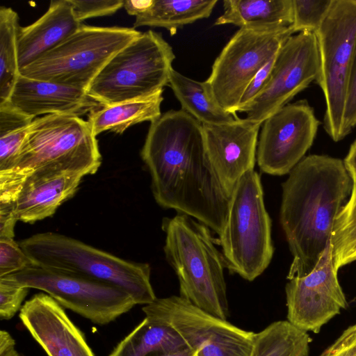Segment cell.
I'll return each instance as SVG.
<instances>
[{
    "mask_svg": "<svg viewBox=\"0 0 356 356\" xmlns=\"http://www.w3.org/2000/svg\"><path fill=\"white\" fill-rule=\"evenodd\" d=\"M140 155L157 204L195 218L219 236L230 195L207 154L202 124L181 109L168 111L151 122Z\"/></svg>",
    "mask_w": 356,
    "mask_h": 356,
    "instance_id": "cell-1",
    "label": "cell"
},
{
    "mask_svg": "<svg viewBox=\"0 0 356 356\" xmlns=\"http://www.w3.org/2000/svg\"><path fill=\"white\" fill-rule=\"evenodd\" d=\"M282 188L280 222L293 256L291 280L316 266L350 195L353 179L342 160L312 154L291 170Z\"/></svg>",
    "mask_w": 356,
    "mask_h": 356,
    "instance_id": "cell-2",
    "label": "cell"
},
{
    "mask_svg": "<svg viewBox=\"0 0 356 356\" xmlns=\"http://www.w3.org/2000/svg\"><path fill=\"white\" fill-rule=\"evenodd\" d=\"M163 251L179 284L180 296L206 312L227 320L229 304L225 264L210 229L182 213L164 218Z\"/></svg>",
    "mask_w": 356,
    "mask_h": 356,
    "instance_id": "cell-3",
    "label": "cell"
},
{
    "mask_svg": "<svg viewBox=\"0 0 356 356\" xmlns=\"http://www.w3.org/2000/svg\"><path fill=\"white\" fill-rule=\"evenodd\" d=\"M101 163L97 140L87 120L66 114L37 117L13 163L0 172V191L36 170H74L88 175L95 173Z\"/></svg>",
    "mask_w": 356,
    "mask_h": 356,
    "instance_id": "cell-4",
    "label": "cell"
},
{
    "mask_svg": "<svg viewBox=\"0 0 356 356\" xmlns=\"http://www.w3.org/2000/svg\"><path fill=\"white\" fill-rule=\"evenodd\" d=\"M18 243L37 266L114 285L129 293L136 305H149L157 298L148 264L127 261L50 232L34 234Z\"/></svg>",
    "mask_w": 356,
    "mask_h": 356,
    "instance_id": "cell-5",
    "label": "cell"
},
{
    "mask_svg": "<svg viewBox=\"0 0 356 356\" xmlns=\"http://www.w3.org/2000/svg\"><path fill=\"white\" fill-rule=\"evenodd\" d=\"M271 225L260 177L250 170L231 193L225 227L217 238L229 272L250 282L264 273L274 253Z\"/></svg>",
    "mask_w": 356,
    "mask_h": 356,
    "instance_id": "cell-6",
    "label": "cell"
},
{
    "mask_svg": "<svg viewBox=\"0 0 356 356\" xmlns=\"http://www.w3.org/2000/svg\"><path fill=\"white\" fill-rule=\"evenodd\" d=\"M173 49L159 33H142L100 71L87 90L102 105L149 97L169 85Z\"/></svg>",
    "mask_w": 356,
    "mask_h": 356,
    "instance_id": "cell-7",
    "label": "cell"
},
{
    "mask_svg": "<svg viewBox=\"0 0 356 356\" xmlns=\"http://www.w3.org/2000/svg\"><path fill=\"white\" fill-rule=\"evenodd\" d=\"M141 33L134 27L81 24L58 46L20 70L19 74L87 91L107 63Z\"/></svg>",
    "mask_w": 356,
    "mask_h": 356,
    "instance_id": "cell-8",
    "label": "cell"
},
{
    "mask_svg": "<svg viewBox=\"0 0 356 356\" xmlns=\"http://www.w3.org/2000/svg\"><path fill=\"white\" fill-rule=\"evenodd\" d=\"M314 33L320 60L316 81L325 99L324 129L337 142L346 137L343 109L348 75L356 47V0H333Z\"/></svg>",
    "mask_w": 356,
    "mask_h": 356,
    "instance_id": "cell-9",
    "label": "cell"
},
{
    "mask_svg": "<svg viewBox=\"0 0 356 356\" xmlns=\"http://www.w3.org/2000/svg\"><path fill=\"white\" fill-rule=\"evenodd\" d=\"M293 34L289 26L239 29L216 58L205 81L220 106L238 118L237 111L248 84Z\"/></svg>",
    "mask_w": 356,
    "mask_h": 356,
    "instance_id": "cell-10",
    "label": "cell"
},
{
    "mask_svg": "<svg viewBox=\"0 0 356 356\" xmlns=\"http://www.w3.org/2000/svg\"><path fill=\"white\" fill-rule=\"evenodd\" d=\"M148 318L173 328L195 356H250L254 332L197 307L181 296L156 298L142 308Z\"/></svg>",
    "mask_w": 356,
    "mask_h": 356,
    "instance_id": "cell-11",
    "label": "cell"
},
{
    "mask_svg": "<svg viewBox=\"0 0 356 356\" xmlns=\"http://www.w3.org/2000/svg\"><path fill=\"white\" fill-rule=\"evenodd\" d=\"M19 284L45 292L62 307L106 325L136 305L124 290L108 283L33 265L8 275Z\"/></svg>",
    "mask_w": 356,
    "mask_h": 356,
    "instance_id": "cell-12",
    "label": "cell"
},
{
    "mask_svg": "<svg viewBox=\"0 0 356 356\" xmlns=\"http://www.w3.org/2000/svg\"><path fill=\"white\" fill-rule=\"evenodd\" d=\"M319 67L315 33L302 32L292 35L278 51L265 88L239 113H245L246 120L262 124L266 119L316 80Z\"/></svg>",
    "mask_w": 356,
    "mask_h": 356,
    "instance_id": "cell-13",
    "label": "cell"
},
{
    "mask_svg": "<svg viewBox=\"0 0 356 356\" xmlns=\"http://www.w3.org/2000/svg\"><path fill=\"white\" fill-rule=\"evenodd\" d=\"M319 122L305 100L286 104L264 120L257 161L266 174H289L312 146Z\"/></svg>",
    "mask_w": 356,
    "mask_h": 356,
    "instance_id": "cell-14",
    "label": "cell"
},
{
    "mask_svg": "<svg viewBox=\"0 0 356 356\" xmlns=\"http://www.w3.org/2000/svg\"><path fill=\"white\" fill-rule=\"evenodd\" d=\"M334 268L331 241L314 270L294 277L285 286L287 321L304 332L318 334L321 327L347 307Z\"/></svg>",
    "mask_w": 356,
    "mask_h": 356,
    "instance_id": "cell-15",
    "label": "cell"
},
{
    "mask_svg": "<svg viewBox=\"0 0 356 356\" xmlns=\"http://www.w3.org/2000/svg\"><path fill=\"white\" fill-rule=\"evenodd\" d=\"M86 175L74 170H36L15 186L0 191V202L10 204L18 220L33 223L53 216L75 194Z\"/></svg>",
    "mask_w": 356,
    "mask_h": 356,
    "instance_id": "cell-16",
    "label": "cell"
},
{
    "mask_svg": "<svg viewBox=\"0 0 356 356\" xmlns=\"http://www.w3.org/2000/svg\"><path fill=\"white\" fill-rule=\"evenodd\" d=\"M261 125L245 118L202 124L207 154L229 195L241 177L254 170Z\"/></svg>",
    "mask_w": 356,
    "mask_h": 356,
    "instance_id": "cell-17",
    "label": "cell"
},
{
    "mask_svg": "<svg viewBox=\"0 0 356 356\" xmlns=\"http://www.w3.org/2000/svg\"><path fill=\"white\" fill-rule=\"evenodd\" d=\"M19 317L48 356H95L64 307L48 294L36 293L26 301Z\"/></svg>",
    "mask_w": 356,
    "mask_h": 356,
    "instance_id": "cell-18",
    "label": "cell"
},
{
    "mask_svg": "<svg viewBox=\"0 0 356 356\" xmlns=\"http://www.w3.org/2000/svg\"><path fill=\"white\" fill-rule=\"evenodd\" d=\"M7 102L17 111L33 118L49 114L80 117L102 106L92 99L86 90L29 78L20 74Z\"/></svg>",
    "mask_w": 356,
    "mask_h": 356,
    "instance_id": "cell-19",
    "label": "cell"
},
{
    "mask_svg": "<svg viewBox=\"0 0 356 356\" xmlns=\"http://www.w3.org/2000/svg\"><path fill=\"white\" fill-rule=\"evenodd\" d=\"M70 0H52L49 8L33 24L18 33L19 70L35 62L72 35L81 26Z\"/></svg>",
    "mask_w": 356,
    "mask_h": 356,
    "instance_id": "cell-20",
    "label": "cell"
},
{
    "mask_svg": "<svg viewBox=\"0 0 356 356\" xmlns=\"http://www.w3.org/2000/svg\"><path fill=\"white\" fill-rule=\"evenodd\" d=\"M163 92L161 90L147 97L102 105L88 114L87 122L95 136L106 131L121 134L136 124L152 122L162 115Z\"/></svg>",
    "mask_w": 356,
    "mask_h": 356,
    "instance_id": "cell-21",
    "label": "cell"
},
{
    "mask_svg": "<svg viewBox=\"0 0 356 356\" xmlns=\"http://www.w3.org/2000/svg\"><path fill=\"white\" fill-rule=\"evenodd\" d=\"M223 13L215 26L283 27L293 22V0H224Z\"/></svg>",
    "mask_w": 356,
    "mask_h": 356,
    "instance_id": "cell-22",
    "label": "cell"
},
{
    "mask_svg": "<svg viewBox=\"0 0 356 356\" xmlns=\"http://www.w3.org/2000/svg\"><path fill=\"white\" fill-rule=\"evenodd\" d=\"M168 86L181 110L202 124H227L238 119L220 106L206 81H195L172 69Z\"/></svg>",
    "mask_w": 356,
    "mask_h": 356,
    "instance_id": "cell-23",
    "label": "cell"
},
{
    "mask_svg": "<svg viewBox=\"0 0 356 356\" xmlns=\"http://www.w3.org/2000/svg\"><path fill=\"white\" fill-rule=\"evenodd\" d=\"M186 347L173 328L145 317L109 356H162Z\"/></svg>",
    "mask_w": 356,
    "mask_h": 356,
    "instance_id": "cell-24",
    "label": "cell"
},
{
    "mask_svg": "<svg viewBox=\"0 0 356 356\" xmlns=\"http://www.w3.org/2000/svg\"><path fill=\"white\" fill-rule=\"evenodd\" d=\"M217 3V0H153L145 12L136 17L134 28L161 27L174 35L184 26L209 17Z\"/></svg>",
    "mask_w": 356,
    "mask_h": 356,
    "instance_id": "cell-25",
    "label": "cell"
},
{
    "mask_svg": "<svg viewBox=\"0 0 356 356\" xmlns=\"http://www.w3.org/2000/svg\"><path fill=\"white\" fill-rule=\"evenodd\" d=\"M311 341L307 332L278 321L254 334L250 356H309Z\"/></svg>",
    "mask_w": 356,
    "mask_h": 356,
    "instance_id": "cell-26",
    "label": "cell"
},
{
    "mask_svg": "<svg viewBox=\"0 0 356 356\" xmlns=\"http://www.w3.org/2000/svg\"><path fill=\"white\" fill-rule=\"evenodd\" d=\"M17 12L0 7V104L7 102L19 74L17 38L19 30Z\"/></svg>",
    "mask_w": 356,
    "mask_h": 356,
    "instance_id": "cell-27",
    "label": "cell"
},
{
    "mask_svg": "<svg viewBox=\"0 0 356 356\" xmlns=\"http://www.w3.org/2000/svg\"><path fill=\"white\" fill-rule=\"evenodd\" d=\"M350 195L337 215L332 232V256L334 268L356 261V179Z\"/></svg>",
    "mask_w": 356,
    "mask_h": 356,
    "instance_id": "cell-28",
    "label": "cell"
},
{
    "mask_svg": "<svg viewBox=\"0 0 356 356\" xmlns=\"http://www.w3.org/2000/svg\"><path fill=\"white\" fill-rule=\"evenodd\" d=\"M34 119L8 102L0 104V172L16 159Z\"/></svg>",
    "mask_w": 356,
    "mask_h": 356,
    "instance_id": "cell-29",
    "label": "cell"
},
{
    "mask_svg": "<svg viewBox=\"0 0 356 356\" xmlns=\"http://www.w3.org/2000/svg\"><path fill=\"white\" fill-rule=\"evenodd\" d=\"M333 0H293V33H315L326 17Z\"/></svg>",
    "mask_w": 356,
    "mask_h": 356,
    "instance_id": "cell-30",
    "label": "cell"
},
{
    "mask_svg": "<svg viewBox=\"0 0 356 356\" xmlns=\"http://www.w3.org/2000/svg\"><path fill=\"white\" fill-rule=\"evenodd\" d=\"M29 288L23 286L10 276L0 277V318L9 320L20 311Z\"/></svg>",
    "mask_w": 356,
    "mask_h": 356,
    "instance_id": "cell-31",
    "label": "cell"
},
{
    "mask_svg": "<svg viewBox=\"0 0 356 356\" xmlns=\"http://www.w3.org/2000/svg\"><path fill=\"white\" fill-rule=\"evenodd\" d=\"M33 265L13 238H0V277L19 272Z\"/></svg>",
    "mask_w": 356,
    "mask_h": 356,
    "instance_id": "cell-32",
    "label": "cell"
},
{
    "mask_svg": "<svg viewBox=\"0 0 356 356\" xmlns=\"http://www.w3.org/2000/svg\"><path fill=\"white\" fill-rule=\"evenodd\" d=\"M76 19L82 21L96 17L111 15L124 6V0H70Z\"/></svg>",
    "mask_w": 356,
    "mask_h": 356,
    "instance_id": "cell-33",
    "label": "cell"
},
{
    "mask_svg": "<svg viewBox=\"0 0 356 356\" xmlns=\"http://www.w3.org/2000/svg\"><path fill=\"white\" fill-rule=\"evenodd\" d=\"M356 126V47L350 67L343 109V129L346 136Z\"/></svg>",
    "mask_w": 356,
    "mask_h": 356,
    "instance_id": "cell-34",
    "label": "cell"
},
{
    "mask_svg": "<svg viewBox=\"0 0 356 356\" xmlns=\"http://www.w3.org/2000/svg\"><path fill=\"white\" fill-rule=\"evenodd\" d=\"M275 57L276 56L270 59L251 80L241 97L237 113L248 106L265 88L273 70Z\"/></svg>",
    "mask_w": 356,
    "mask_h": 356,
    "instance_id": "cell-35",
    "label": "cell"
},
{
    "mask_svg": "<svg viewBox=\"0 0 356 356\" xmlns=\"http://www.w3.org/2000/svg\"><path fill=\"white\" fill-rule=\"evenodd\" d=\"M320 356H356V323L343 330Z\"/></svg>",
    "mask_w": 356,
    "mask_h": 356,
    "instance_id": "cell-36",
    "label": "cell"
},
{
    "mask_svg": "<svg viewBox=\"0 0 356 356\" xmlns=\"http://www.w3.org/2000/svg\"><path fill=\"white\" fill-rule=\"evenodd\" d=\"M17 221L11 204L0 202V238H13Z\"/></svg>",
    "mask_w": 356,
    "mask_h": 356,
    "instance_id": "cell-37",
    "label": "cell"
},
{
    "mask_svg": "<svg viewBox=\"0 0 356 356\" xmlns=\"http://www.w3.org/2000/svg\"><path fill=\"white\" fill-rule=\"evenodd\" d=\"M0 356H24L15 349V341L6 330L0 331Z\"/></svg>",
    "mask_w": 356,
    "mask_h": 356,
    "instance_id": "cell-38",
    "label": "cell"
},
{
    "mask_svg": "<svg viewBox=\"0 0 356 356\" xmlns=\"http://www.w3.org/2000/svg\"><path fill=\"white\" fill-rule=\"evenodd\" d=\"M153 0H124L123 7L127 13L136 17L145 12L152 4Z\"/></svg>",
    "mask_w": 356,
    "mask_h": 356,
    "instance_id": "cell-39",
    "label": "cell"
},
{
    "mask_svg": "<svg viewBox=\"0 0 356 356\" xmlns=\"http://www.w3.org/2000/svg\"><path fill=\"white\" fill-rule=\"evenodd\" d=\"M343 163L351 178L356 179V140L352 143Z\"/></svg>",
    "mask_w": 356,
    "mask_h": 356,
    "instance_id": "cell-40",
    "label": "cell"
},
{
    "mask_svg": "<svg viewBox=\"0 0 356 356\" xmlns=\"http://www.w3.org/2000/svg\"><path fill=\"white\" fill-rule=\"evenodd\" d=\"M195 355L196 353L193 350L186 347L162 356H195Z\"/></svg>",
    "mask_w": 356,
    "mask_h": 356,
    "instance_id": "cell-41",
    "label": "cell"
},
{
    "mask_svg": "<svg viewBox=\"0 0 356 356\" xmlns=\"http://www.w3.org/2000/svg\"></svg>",
    "mask_w": 356,
    "mask_h": 356,
    "instance_id": "cell-42",
    "label": "cell"
}]
</instances>
